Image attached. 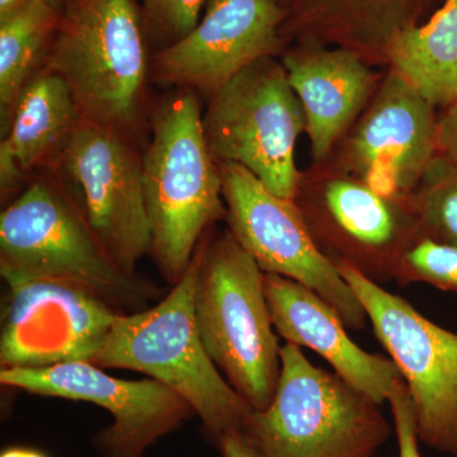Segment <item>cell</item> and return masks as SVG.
Listing matches in <instances>:
<instances>
[{
  "instance_id": "obj_1",
  "label": "cell",
  "mask_w": 457,
  "mask_h": 457,
  "mask_svg": "<svg viewBox=\"0 0 457 457\" xmlns=\"http://www.w3.org/2000/svg\"><path fill=\"white\" fill-rule=\"evenodd\" d=\"M0 275L8 287L55 279L87 288L122 314L161 290L120 269L71 195L50 173L27 183L0 215Z\"/></svg>"
},
{
  "instance_id": "obj_2",
  "label": "cell",
  "mask_w": 457,
  "mask_h": 457,
  "mask_svg": "<svg viewBox=\"0 0 457 457\" xmlns=\"http://www.w3.org/2000/svg\"><path fill=\"white\" fill-rule=\"evenodd\" d=\"M143 156L150 253L170 286L185 275L203 237L227 219L220 170L204 139L203 112L191 90L167 99L152 121Z\"/></svg>"
},
{
  "instance_id": "obj_3",
  "label": "cell",
  "mask_w": 457,
  "mask_h": 457,
  "mask_svg": "<svg viewBox=\"0 0 457 457\" xmlns=\"http://www.w3.org/2000/svg\"><path fill=\"white\" fill-rule=\"evenodd\" d=\"M200 254L198 245L185 275L158 303L117 318L92 363L141 372L170 387L216 444L228 432L245 431L253 409L216 368L198 332L194 293Z\"/></svg>"
},
{
  "instance_id": "obj_4",
  "label": "cell",
  "mask_w": 457,
  "mask_h": 457,
  "mask_svg": "<svg viewBox=\"0 0 457 457\" xmlns=\"http://www.w3.org/2000/svg\"><path fill=\"white\" fill-rule=\"evenodd\" d=\"M194 311L210 359L253 411L269 407L281 374V345L264 272L225 231L200 242Z\"/></svg>"
},
{
  "instance_id": "obj_5",
  "label": "cell",
  "mask_w": 457,
  "mask_h": 457,
  "mask_svg": "<svg viewBox=\"0 0 457 457\" xmlns=\"http://www.w3.org/2000/svg\"><path fill=\"white\" fill-rule=\"evenodd\" d=\"M245 432L263 457H374L393 428L380 404L286 342L275 395Z\"/></svg>"
},
{
  "instance_id": "obj_6",
  "label": "cell",
  "mask_w": 457,
  "mask_h": 457,
  "mask_svg": "<svg viewBox=\"0 0 457 457\" xmlns=\"http://www.w3.org/2000/svg\"><path fill=\"white\" fill-rule=\"evenodd\" d=\"M44 68L65 80L84 120L135 137L150 68L132 0H77L65 8Z\"/></svg>"
},
{
  "instance_id": "obj_7",
  "label": "cell",
  "mask_w": 457,
  "mask_h": 457,
  "mask_svg": "<svg viewBox=\"0 0 457 457\" xmlns=\"http://www.w3.org/2000/svg\"><path fill=\"white\" fill-rule=\"evenodd\" d=\"M203 126L216 163L242 165L270 192L295 201V145L306 119L284 65L270 56L243 69L210 96Z\"/></svg>"
},
{
  "instance_id": "obj_8",
  "label": "cell",
  "mask_w": 457,
  "mask_h": 457,
  "mask_svg": "<svg viewBox=\"0 0 457 457\" xmlns=\"http://www.w3.org/2000/svg\"><path fill=\"white\" fill-rule=\"evenodd\" d=\"M71 195L114 263L129 275L150 253L143 156L134 140L82 120L47 168Z\"/></svg>"
},
{
  "instance_id": "obj_9",
  "label": "cell",
  "mask_w": 457,
  "mask_h": 457,
  "mask_svg": "<svg viewBox=\"0 0 457 457\" xmlns=\"http://www.w3.org/2000/svg\"><path fill=\"white\" fill-rule=\"evenodd\" d=\"M365 309L378 341L407 384L418 435L427 446L457 456V335L433 323L398 295L337 263Z\"/></svg>"
},
{
  "instance_id": "obj_10",
  "label": "cell",
  "mask_w": 457,
  "mask_h": 457,
  "mask_svg": "<svg viewBox=\"0 0 457 457\" xmlns=\"http://www.w3.org/2000/svg\"><path fill=\"white\" fill-rule=\"evenodd\" d=\"M218 165L228 231L258 267L306 286L336 309L347 328L362 329L369 319L362 303L319 248L295 201L270 192L242 165Z\"/></svg>"
},
{
  "instance_id": "obj_11",
  "label": "cell",
  "mask_w": 457,
  "mask_h": 457,
  "mask_svg": "<svg viewBox=\"0 0 457 457\" xmlns=\"http://www.w3.org/2000/svg\"><path fill=\"white\" fill-rule=\"evenodd\" d=\"M0 383L36 395L106 409L112 423L92 441L101 457H144L149 447L196 416L182 396L154 378L123 380L90 362L2 369Z\"/></svg>"
},
{
  "instance_id": "obj_12",
  "label": "cell",
  "mask_w": 457,
  "mask_h": 457,
  "mask_svg": "<svg viewBox=\"0 0 457 457\" xmlns=\"http://www.w3.org/2000/svg\"><path fill=\"white\" fill-rule=\"evenodd\" d=\"M9 288L2 317V369L93 362L122 314L87 288L36 279Z\"/></svg>"
},
{
  "instance_id": "obj_13",
  "label": "cell",
  "mask_w": 457,
  "mask_h": 457,
  "mask_svg": "<svg viewBox=\"0 0 457 457\" xmlns=\"http://www.w3.org/2000/svg\"><path fill=\"white\" fill-rule=\"evenodd\" d=\"M286 13L278 0H210L188 35L156 54L152 80L212 96L278 49Z\"/></svg>"
},
{
  "instance_id": "obj_14",
  "label": "cell",
  "mask_w": 457,
  "mask_h": 457,
  "mask_svg": "<svg viewBox=\"0 0 457 457\" xmlns=\"http://www.w3.org/2000/svg\"><path fill=\"white\" fill-rule=\"evenodd\" d=\"M296 204L318 246L335 249L333 263L351 264L376 284L394 279L400 257L420 236L407 206L400 209L365 183L329 180L315 204Z\"/></svg>"
},
{
  "instance_id": "obj_15",
  "label": "cell",
  "mask_w": 457,
  "mask_h": 457,
  "mask_svg": "<svg viewBox=\"0 0 457 457\" xmlns=\"http://www.w3.org/2000/svg\"><path fill=\"white\" fill-rule=\"evenodd\" d=\"M264 291L273 327L286 342L317 352L343 380L378 404L387 403L403 380L392 359L359 347L336 309L306 286L264 273Z\"/></svg>"
},
{
  "instance_id": "obj_16",
  "label": "cell",
  "mask_w": 457,
  "mask_h": 457,
  "mask_svg": "<svg viewBox=\"0 0 457 457\" xmlns=\"http://www.w3.org/2000/svg\"><path fill=\"white\" fill-rule=\"evenodd\" d=\"M433 107L392 69L352 137V164L361 174L374 163L390 165L402 192L411 191L437 152Z\"/></svg>"
},
{
  "instance_id": "obj_17",
  "label": "cell",
  "mask_w": 457,
  "mask_h": 457,
  "mask_svg": "<svg viewBox=\"0 0 457 457\" xmlns=\"http://www.w3.org/2000/svg\"><path fill=\"white\" fill-rule=\"evenodd\" d=\"M282 65L305 112L312 154L323 161L371 96L376 75L354 51L319 45L288 53Z\"/></svg>"
},
{
  "instance_id": "obj_18",
  "label": "cell",
  "mask_w": 457,
  "mask_h": 457,
  "mask_svg": "<svg viewBox=\"0 0 457 457\" xmlns=\"http://www.w3.org/2000/svg\"><path fill=\"white\" fill-rule=\"evenodd\" d=\"M65 80L42 68L21 93L0 143V191L7 200L32 170L49 168L82 121Z\"/></svg>"
},
{
  "instance_id": "obj_19",
  "label": "cell",
  "mask_w": 457,
  "mask_h": 457,
  "mask_svg": "<svg viewBox=\"0 0 457 457\" xmlns=\"http://www.w3.org/2000/svg\"><path fill=\"white\" fill-rule=\"evenodd\" d=\"M438 0H284L286 20L308 45L333 44L359 55L387 60L399 35Z\"/></svg>"
},
{
  "instance_id": "obj_20",
  "label": "cell",
  "mask_w": 457,
  "mask_h": 457,
  "mask_svg": "<svg viewBox=\"0 0 457 457\" xmlns=\"http://www.w3.org/2000/svg\"><path fill=\"white\" fill-rule=\"evenodd\" d=\"M392 69L433 106L457 102V0H445L422 25L393 42Z\"/></svg>"
},
{
  "instance_id": "obj_21",
  "label": "cell",
  "mask_w": 457,
  "mask_h": 457,
  "mask_svg": "<svg viewBox=\"0 0 457 457\" xmlns=\"http://www.w3.org/2000/svg\"><path fill=\"white\" fill-rule=\"evenodd\" d=\"M59 12L45 0L0 20V111L7 130L21 93L44 68L59 25Z\"/></svg>"
},
{
  "instance_id": "obj_22",
  "label": "cell",
  "mask_w": 457,
  "mask_h": 457,
  "mask_svg": "<svg viewBox=\"0 0 457 457\" xmlns=\"http://www.w3.org/2000/svg\"><path fill=\"white\" fill-rule=\"evenodd\" d=\"M407 209L420 236L457 246V164L436 156L420 179V188L409 198Z\"/></svg>"
},
{
  "instance_id": "obj_23",
  "label": "cell",
  "mask_w": 457,
  "mask_h": 457,
  "mask_svg": "<svg viewBox=\"0 0 457 457\" xmlns=\"http://www.w3.org/2000/svg\"><path fill=\"white\" fill-rule=\"evenodd\" d=\"M394 281L400 286L423 282L457 293V246L420 234L400 257Z\"/></svg>"
},
{
  "instance_id": "obj_24",
  "label": "cell",
  "mask_w": 457,
  "mask_h": 457,
  "mask_svg": "<svg viewBox=\"0 0 457 457\" xmlns=\"http://www.w3.org/2000/svg\"><path fill=\"white\" fill-rule=\"evenodd\" d=\"M150 22L174 38L180 40L197 26L204 0H143Z\"/></svg>"
},
{
  "instance_id": "obj_25",
  "label": "cell",
  "mask_w": 457,
  "mask_h": 457,
  "mask_svg": "<svg viewBox=\"0 0 457 457\" xmlns=\"http://www.w3.org/2000/svg\"><path fill=\"white\" fill-rule=\"evenodd\" d=\"M387 403L392 409L399 457H420V449H418L420 435H418L416 411L404 381L399 380L394 385Z\"/></svg>"
},
{
  "instance_id": "obj_26",
  "label": "cell",
  "mask_w": 457,
  "mask_h": 457,
  "mask_svg": "<svg viewBox=\"0 0 457 457\" xmlns=\"http://www.w3.org/2000/svg\"><path fill=\"white\" fill-rule=\"evenodd\" d=\"M437 152L457 164V102L437 123Z\"/></svg>"
},
{
  "instance_id": "obj_27",
  "label": "cell",
  "mask_w": 457,
  "mask_h": 457,
  "mask_svg": "<svg viewBox=\"0 0 457 457\" xmlns=\"http://www.w3.org/2000/svg\"><path fill=\"white\" fill-rule=\"evenodd\" d=\"M221 457H263L245 431L228 432L216 442Z\"/></svg>"
},
{
  "instance_id": "obj_28",
  "label": "cell",
  "mask_w": 457,
  "mask_h": 457,
  "mask_svg": "<svg viewBox=\"0 0 457 457\" xmlns=\"http://www.w3.org/2000/svg\"><path fill=\"white\" fill-rule=\"evenodd\" d=\"M35 0H0V20H4L17 12L22 11Z\"/></svg>"
},
{
  "instance_id": "obj_29",
  "label": "cell",
  "mask_w": 457,
  "mask_h": 457,
  "mask_svg": "<svg viewBox=\"0 0 457 457\" xmlns=\"http://www.w3.org/2000/svg\"><path fill=\"white\" fill-rule=\"evenodd\" d=\"M0 457H47L41 451L29 449V447H9L3 451Z\"/></svg>"
},
{
  "instance_id": "obj_30",
  "label": "cell",
  "mask_w": 457,
  "mask_h": 457,
  "mask_svg": "<svg viewBox=\"0 0 457 457\" xmlns=\"http://www.w3.org/2000/svg\"><path fill=\"white\" fill-rule=\"evenodd\" d=\"M45 2H46L51 8L60 12L62 9L68 8L69 5L73 4V3L77 2V0H45Z\"/></svg>"
}]
</instances>
